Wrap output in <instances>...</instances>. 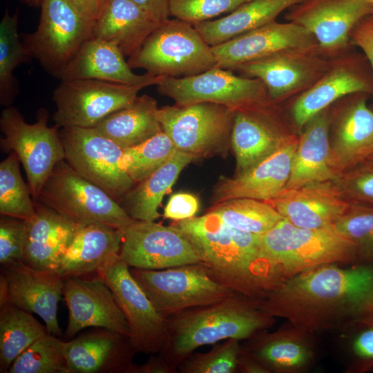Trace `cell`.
I'll return each mask as SVG.
<instances>
[{
  "label": "cell",
  "instance_id": "cell-1",
  "mask_svg": "<svg viewBox=\"0 0 373 373\" xmlns=\"http://www.w3.org/2000/svg\"><path fill=\"white\" fill-rule=\"evenodd\" d=\"M258 308L307 333L350 326L373 314V263L343 268L327 264L306 270L269 291Z\"/></svg>",
  "mask_w": 373,
  "mask_h": 373
},
{
  "label": "cell",
  "instance_id": "cell-2",
  "mask_svg": "<svg viewBox=\"0 0 373 373\" xmlns=\"http://www.w3.org/2000/svg\"><path fill=\"white\" fill-rule=\"evenodd\" d=\"M194 247L212 278L256 301L280 283L260 257V236L234 229L216 214L174 221Z\"/></svg>",
  "mask_w": 373,
  "mask_h": 373
},
{
  "label": "cell",
  "instance_id": "cell-3",
  "mask_svg": "<svg viewBox=\"0 0 373 373\" xmlns=\"http://www.w3.org/2000/svg\"><path fill=\"white\" fill-rule=\"evenodd\" d=\"M258 301L233 292L211 305L191 307L166 318L167 341L158 354L175 367L203 345L220 341L247 339L274 323Z\"/></svg>",
  "mask_w": 373,
  "mask_h": 373
},
{
  "label": "cell",
  "instance_id": "cell-4",
  "mask_svg": "<svg viewBox=\"0 0 373 373\" xmlns=\"http://www.w3.org/2000/svg\"><path fill=\"white\" fill-rule=\"evenodd\" d=\"M260 257L282 282L327 264H359L356 245L333 227L307 229L286 219L260 236Z\"/></svg>",
  "mask_w": 373,
  "mask_h": 373
},
{
  "label": "cell",
  "instance_id": "cell-5",
  "mask_svg": "<svg viewBox=\"0 0 373 373\" xmlns=\"http://www.w3.org/2000/svg\"><path fill=\"white\" fill-rule=\"evenodd\" d=\"M153 76L184 77L217 66L210 46L193 25L173 18L160 24L127 60Z\"/></svg>",
  "mask_w": 373,
  "mask_h": 373
},
{
  "label": "cell",
  "instance_id": "cell-6",
  "mask_svg": "<svg viewBox=\"0 0 373 373\" xmlns=\"http://www.w3.org/2000/svg\"><path fill=\"white\" fill-rule=\"evenodd\" d=\"M37 200L79 226L102 223L124 229L135 221L117 200L65 160L55 165Z\"/></svg>",
  "mask_w": 373,
  "mask_h": 373
},
{
  "label": "cell",
  "instance_id": "cell-7",
  "mask_svg": "<svg viewBox=\"0 0 373 373\" xmlns=\"http://www.w3.org/2000/svg\"><path fill=\"white\" fill-rule=\"evenodd\" d=\"M49 112L41 108L37 122L27 123L19 111L6 107L1 113L0 129L3 135L0 148L4 153H15L26 171L34 200L55 165L65 160L64 150L57 126H49Z\"/></svg>",
  "mask_w": 373,
  "mask_h": 373
},
{
  "label": "cell",
  "instance_id": "cell-8",
  "mask_svg": "<svg viewBox=\"0 0 373 373\" xmlns=\"http://www.w3.org/2000/svg\"><path fill=\"white\" fill-rule=\"evenodd\" d=\"M157 115L177 150L195 160L227 155L234 115L229 107L210 102L175 104L159 108Z\"/></svg>",
  "mask_w": 373,
  "mask_h": 373
},
{
  "label": "cell",
  "instance_id": "cell-9",
  "mask_svg": "<svg viewBox=\"0 0 373 373\" xmlns=\"http://www.w3.org/2000/svg\"><path fill=\"white\" fill-rule=\"evenodd\" d=\"M130 272L165 318L216 303L235 292L212 278L200 262L162 269L130 267Z\"/></svg>",
  "mask_w": 373,
  "mask_h": 373
},
{
  "label": "cell",
  "instance_id": "cell-10",
  "mask_svg": "<svg viewBox=\"0 0 373 373\" xmlns=\"http://www.w3.org/2000/svg\"><path fill=\"white\" fill-rule=\"evenodd\" d=\"M37 30L23 34V44L51 75L57 77L83 43L93 36V22L68 0H41Z\"/></svg>",
  "mask_w": 373,
  "mask_h": 373
},
{
  "label": "cell",
  "instance_id": "cell-11",
  "mask_svg": "<svg viewBox=\"0 0 373 373\" xmlns=\"http://www.w3.org/2000/svg\"><path fill=\"white\" fill-rule=\"evenodd\" d=\"M66 162L117 202L135 182L124 168V149L94 128H59Z\"/></svg>",
  "mask_w": 373,
  "mask_h": 373
},
{
  "label": "cell",
  "instance_id": "cell-12",
  "mask_svg": "<svg viewBox=\"0 0 373 373\" xmlns=\"http://www.w3.org/2000/svg\"><path fill=\"white\" fill-rule=\"evenodd\" d=\"M143 88L92 79L61 80L52 93L55 125L94 128L110 114L131 104Z\"/></svg>",
  "mask_w": 373,
  "mask_h": 373
},
{
  "label": "cell",
  "instance_id": "cell-13",
  "mask_svg": "<svg viewBox=\"0 0 373 373\" xmlns=\"http://www.w3.org/2000/svg\"><path fill=\"white\" fill-rule=\"evenodd\" d=\"M156 86L160 94L180 105L210 102L236 111L272 102L260 79L218 66L193 76L163 77Z\"/></svg>",
  "mask_w": 373,
  "mask_h": 373
},
{
  "label": "cell",
  "instance_id": "cell-14",
  "mask_svg": "<svg viewBox=\"0 0 373 373\" xmlns=\"http://www.w3.org/2000/svg\"><path fill=\"white\" fill-rule=\"evenodd\" d=\"M111 289L129 329V340L136 352L158 354L167 341L166 318L153 305L119 257L97 274Z\"/></svg>",
  "mask_w": 373,
  "mask_h": 373
},
{
  "label": "cell",
  "instance_id": "cell-15",
  "mask_svg": "<svg viewBox=\"0 0 373 373\" xmlns=\"http://www.w3.org/2000/svg\"><path fill=\"white\" fill-rule=\"evenodd\" d=\"M318 45L283 50L241 64L233 70L260 79L270 99L279 102L303 93L316 83L330 64L322 57Z\"/></svg>",
  "mask_w": 373,
  "mask_h": 373
},
{
  "label": "cell",
  "instance_id": "cell-16",
  "mask_svg": "<svg viewBox=\"0 0 373 373\" xmlns=\"http://www.w3.org/2000/svg\"><path fill=\"white\" fill-rule=\"evenodd\" d=\"M119 258L129 267L143 269L200 262L192 244L178 229L142 220L124 229Z\"/></svg>",
  "mask_w": 373,
  "mask_h": 373
},
{
  "label": "cell",
  "instance_id": "cell-17",
  "mask_svg": "<svg viewBox=\"0 0 373 373\" xmlns=\"http://www.w3.org/2000/svg\"><path fill=\"white\" fill-rule=\"evenodd\" d=\"M64 283L57 271L35 269L23 262L1 265L0 303L9 300L37 314L48 332L59 337L61 331L57 315Z\"/></svg>",
  "mask_w": 373,
  "mask_h": 373
},
{
  "label": "cell",
  "instance_id": "cell-18",
  "mask_svg": "<svg viewBox=\"0 0 373 373\" xmlns=\"http://www.w3.org/2000/svg\"><path fill=\"white\" fill-rule=\"evenodd\" d=\"M291 8L289 21L309 31L329 55L345 48L354 26L373 13L370 0H305Z\"/></svg>",
  "mask_w": 373,
  "mask_h": 373
},
{
  "label": "cell",
  "instance_id": "cell-19",
  "mask_svg": "<svg viewBox=\"0 0 373 373\" xmlns=\"http://www.w3.org/2000/svg\"><path fill=\"white\" fill-rule=\"evenodd\" d=\"M292 134L269 102L234 111L231 145L236 161V175H240L271 155Z\"/></svg>",
  "mask_w": 373,
  "mask_h": 373
},
{
  "label": "cell",
  "instance_id": "cell-20",
  "mask_svg": "<svg viewBox=\"0 0 373 373\" xmlns=\"http://www.w3.org/2000/svg\"><path fill=\"white\" fill-rule=\"evenodd\" d=\"M64 298L68 309L66 337L72 339L86 327L105 328L129 336L126 318L113 294L99 276L65 278Z\"/></svg>",
  "mask_w": 373,
  "mask_h": 373
},
{
  "label": "cell",
  "instance_id": "cell-21",
  "mask_svg": "<svg viewBox=\"0 0 373 373\" xmlns=\"http://www.w3.org/2000/svg\"><path fill=\"white\" fill-rule=\"evenodd\" d=\"M365 94H354L334 113L330 110L329 163L338 177L373 153V109Z\"/></svg>",
  "mask_w": 373,
  "mask_h": 373
},
{
  "label": "cell",
  "instance_id": "cell-22",
  "mask_svg": "<svg viewBox=\"0 0 373 373\" xmlns=\"http://www.w3.org/2000/svg\"><path fill=\"white\" fill-rule=\"evenodd\" d=\"M265 202L289 222L307 229L332 227L352 204L333 180L286 187Z\"/></svg>",
  "mask_w": 373,
  "mask_h": 373
},
{
  "label": "cell",
  "instance_id": "cell-23",
  "mask_svg": "<svg viewBox=\"0 0 373 373\" xmlns=\"http://www.w3.org/2000/svg\"><path fill=\"white\" fill-rule=\"evenodd\" d=\"M298 137L291 135L271 155L245 173L222 176L215 185L212 205L240 198L266 201L278 195L289 179Z\"/></svg>",
  "mask_w": 373,
  "mask_h": 373
},
{
  "label": "cell",
  "instance_id": "cell-24",
  "mask_svg": "<svg viewBox=\"0 0 373 373\" xmlns=\"http://www.w3.org/2000/svg\"><path fill=\"white\" fill-rule=\"evenodd\" d=\"M318 45L314 37L298 24L274 21L212 47L217 66H237L272 53Z\"/></svg>",
  "mask_w": 373,
  "mask_h": 373
},
{
  "label": "cell",
  "instance_id": "cell-25",
  "mask_svg": "<svg viewBox=\"0 0 373 373\" xmlns=\"http://www.w3.org/2000/svg\"><path fill=\"white\" fill-rule=\"evenodd\" d=\"M66 373H129L136 354L128 336L95 327L64 343Z\"/></svg>",
  "mask_w": 373,
  "mask_h": 373
},
{
  "label": "cell",
  "instance_id": "cell-26",
  "mask_svg": "<svg viewBox=\"0 0 373 373\" xmlns=\"http://www.w3.org/2000/svg\"><path fill=\"white\" fill-rule=\"evenodd\" d=\"M113 44L90 37L59 74L60 80L92 79L144 88L157 85L162 76L137 75Z\"/></svg>",
  "mask_w": 373,
  "mask_h": 373
},
{
  "label": "cell",
  "instance_id": "cell-27",
  "mask_svg": "<svg viewBox=\"0 0 373 373\" xmlns=\"http://www.w3.org/2000/svg\"><path fill=\"white\" fill-rule=\"evenodd\" d=\"M35 213L25 220L22 262L38 269L57 271L79 226L35 200Z\"/></svg>",
  "mask_w": 373,
  "mask_h": 373
},
{
  "label": "cell",
  "instance_id": "cell-28",
  "mask_svg": "<svg viewBox=\"0 0 373 373\" xmlns=\"http://www.w3.org/2000/svg\"><path fill=\"white\" fill-rule=\"evenodd\" d=\"M124 231L102 223L81 227L57 272L64 278L97 274L101 268L119 257Z\"/></svg>",
  "mask_w": 373,
  "mask_h": 373
},
{
  "label": "cell",
  "instance_id": "cell-29",
  "mask_svg": "<svg viewBox=\"0 0 373 373\" xmlns=\"http://www.w3.org/2000/svg\"><path fill=\"white\" fill-rule=\"evenodd\" d=\"M307 334L294 326L272 333L258 331L241 345V350L267 373L298 372L308 367L313 360Z\"/></svg>",
  "mask_w": 373,
  "mask_h": 373
},
{
  "label": "cell",
  "instance_id": "cell-30",
  "mask_svg": "<svg viewBox=\"0 0 373 373\" xmlns=\"http://www.w3.org/2000/svg\"><path fill=\"white\" fill-rule=\"evenodd\" d=\"M158 26L132 0H104L93 23V37L115 44L130 57Z\"/></svg>",
  "mask_w": 373,
  "mask_h": 373
},
{
  "label": "cell",
  "instance_id": "cell-31",
  "mask_svg": "<svg viewBox=\"0 0 373 373\" xmlns=\"http://www.w3.org/2000/svg\"><path fill=\"white\" fill-rule=\"evenodd\" d=\"M369 81L350 65L330 64L326 73L311 87L301 93L291 106L295 126L302 130L314 115L342 97L372 93Z\"/></svg>",
  "mask_w": 373,
  "mask_h": 373
},
{
  "label": "cell",
  "instance_id": "cell-32",
  "mask_svg": "<svg viewBox=\"0 0 373 373\" xmlns=\"http://www.w3.org/2000/svg\"><path fill=\"white\" fill-rule=\"evenodd\" d=\"M329 107L305 124L298 137L287 188L337 179L329 163Z\"/></svg>",
  "mask_w": 373,
  "mask_h": 373
},
{
  "label": "cell",
  "instance_id": "cell-33",
  "mask_svg": "<svg viewBox=\"0 0 373 373\" xmlns=\"http://www.w3.org/2000/svg\"><path fill=\"white\" fill-rule=\"evenodd\" d=\"M305 0H251L227 15L193 25L211 47L276 21L285 10Z\"/></svg>",
  "mask_w": 373,
  "mask_h": 373
},
{
  "label": "cell",
  "instance_id": "cell-34",
  "mask_svg": "<svg viewBox=\"0 0 373 373\" xmlns=\"http://www.w3.org/2000/svg\"><path fill=\"white\" fill-rule=\"evenodd\" d=\"M193 160L192 155L177 150L150 176L135 184L119 204L133 220L154 222L160 216L158 209L164 195L182 169Z\"/></svg>",
  "mask_w": 373,
  "mask_h": 373
},
{
  "label": "cell",
  "instance_id": "cell-35",
  "mask_svg": "<svg viewBox=\"0 0 373 373\" xmlns=\"http://www.w3.org/2000/svg\"><path fill=\"white\" fill-rule=\"evenodd\" d=\"M157 101L144 94L129 106L118 110L94 128L123 149L138 145L162 131Z\"/></svg>",
  "mask_w": 373,
  "mask_h": 373
},
{
  "label": "cell",
  "instance_id": "cell-36",
  "mask_svg": "<svg viewBox=\"0 0 373 373\" xmlns=\"http://www.w3.org/2000/svg\"><path fill=\"white\" fill-rule=\"evenodd\" d=\"M46 333L31 313L9 300L0 303V372L8 373L16 358Z\"/></svg>",
  "mask_w": 373,
  "mask_h": 373
},
{
  "label": "cell",
  "instance_id": "cell-37",
  "mask_svg": "<svg viewBox=\"0 0 373 373\" xmlns=\"http://www.w3.org/2000/svg\"><path fill=\"white\" fill-rule=\"evenodd\" d=\"M208 212L216 214L227 225L261 236L283 217L268 202L240 198L211 205Z\"/></svg>",
  "mask_w": 373,
  "mask_h": 373
},
{
  "label": "cell",
  "instance_id": "cell-38",
  "mask_svg": "<svg viewBox=\"0 0 373 373\" xmlns=\"http://www.w3.org/2000/svg\"><path fill=\"white\" fill-rule=\"evenodd\" d=\"M18 10L10 14L7 9L0 23V104L10 106L19 93L15 69L32 57L18 32Z\"/></svg>",
  "mask_w": 373,
  "mask_h": 373
},
{
  "label": "cell",
  "instance_id": "cell-39",
  "mask_svg": "<svg viewBox=\"0 0 373 373\" xmlns=\"http://www.w3.org/2000/svg\"><path fill=\"white\" fill-rule=\"evenodd\" d=\"M15 153L0 163V213L28 220L35 213V201L29 186L24 182Z\"/></svg>",
  "mask_w": 373,
  "mask_h": 373
},
{
  "label": "cell",
  "instance_id": "cell-40",
  "mask_svg": "<svg viewBox=\"0 0 373 373\" xmlns=\"http://www.w3.org/2000/svg\"><path fill=\"white\" fill-rule=\"evenodd\" d=\"M176 151L162 131L138 145L124 149L123 166L136 184L162 166Z\"/></svg>",
  "mask_w": 373,
  "mask_h": 373
},
{
  "label": "cell",
  "instance_id": "cell-41",
  "mask_svg": "<svg viewBox=\"0 0 373 373\" xmlns=\"http://www.w3.org/2000/svg\"><path fill=\"white\" fill-rule=\"evenodd\" d=\"M46 333L25 350L8 373H66L65 341Z\"/></svg>",
  "mask_w": 373,
  "mask_h": 373
},
{
  "label": "cell",
  "instance_id": "cell-42",
  "mask_svg": "<svg viewBox=\"0 0 373 373\" xmlns=\"http://www.w3.org/2000/svg\"><path fill=\"white\" fill-rule=\"evenodd\" d=\"M332 227L356 245L360 263H373V206L352 203Z\"/></svg>",
  "mask_w": 373,
  "mask_h": 373
},
{
  "label": "cell",
  "instance_id": "cell-43",
  "mask_svg": "<svg viewBox=\"0 0 373 373\" xmlns=\"http://www.w3.org/2000/svg\"><path fill=\"white\" fill-rule=\"evenodd\" d=\"M241 352L240 340L229 338L206 353H193L178 367L180 373H236Z\"/></svg>",
  "mask_w": 373,
  "mask_h": 373
},
{
  "label": "cell",
  "instance_id": "cell-44",
  "mask_svg": "<svg viewBox=\"0 0 373 373\" xmlns=\"http://www.w3.org/2000/svg\"><path fill=\"white\" fill-rule=\"evenodd\" d=\"M251 0H169L170 17L192 25L231 12Z\"/></svg>",
  "mask_w": 373,
  "mask_h": 373
},
{
  "label": "cell",
  "instance_id": "cell-45",
  "mask_svg": "<svg viewBox=\"0 0 373 373\" xmlns=\"http://www.w3.org/2000/svg\"><path fill=\"white\" fill-rule=\"evenodd\" d=\"M334 182L351 203L373 206V163L366 160L340 174Z\"/></svg>",
  "mask_w": 373,
  "mask_h": 373
},
{
  "label": "cell",
  "instance_id": "cell-46",
  "mask_svg": "<svg viewBox=\"0 0 373 373\" xmlns=\"http://www.w3.org/2000/svg\"><path fill=\"white\" fill-rule=\"evenodd\" d=\"M350 326L354 332L350 340L352 370L358 372L370 371L373 369V314Z\"/></svg>",
  "mask_w": 373,
  "mask_h": 373
},
{
  "label": "cell",
  "instance_id": "cell-47",
  "mask_svg": "<svg viewBox=\"0 0 373 373\" xmlns=\"http://www.w3.org/2000/svg\"><path fill=\"white\" fill-rule=\"evenodd\" d=\"M26 222L23 220L1 215V265L22 262Z\"/></svg>",
  "mask_w": 373,
  "mask_h": 373
},
{
  "label": "cell",
  "instance_id": "cell-48",
  "mask_svg": "<svg viewBox=\"0 0 373 373\" xmlns=\"http://www.w3.org/2000/svg\"><path fill=\"white\" fill-rule=\"evenodd\" d=\"M199 209L198 198L188 193L173 194L164 210V217L174 221L195 217Z\"/></svg>",
  "mask_w": 373,
  "mask_h": 373
},
{
  "label": "cell",
  "instance_id": "cell-49",
  "mask_svg": "<svg viewBox=\"0 0 373 373\" xmlns=\"http://www.w3.org/2000/svg\"><path fill=\"white\" fill-rule=\"evenodd\" d=\"M350 37L363 51L373 69V17L362 19L352 30Z\"/></svg>",
  "mask_w": 373,
  "mask_h": 373
},
{
  "label": "cell",
  "instance_id": "cell-50",
  "mask_svg": "<svg viewBox=\"0 0 373 373\" xmlns=\"http://www.w3.org/2000/svg\"><path fill=\"white\" fill-rule=\"evenodd\" d=\"M157 24L169 19V0H132Z\"/></svg>",
  "mask_w": 373,
  "mask_h": 373
},
{
  "label": "cell",
  "instance_id": "cell-51",
  "mask_svg": "<svg viewBox=\"0 0 373 373\" xmlns=\"http://www.w3.org/2000/svg\"><path fill=\"white\" fill-rule=\"evenodd\" d=\"M178 368L168 362L160 354L151 356L141 365L133 364L129 373H177Z\"/></svg>",
  "mask_w": 373,
  "mask_h": 373
},
{
  "label": "cell",
  "instance_id": "cell-52",
  "mask_svg": "<svg viewBox=\"0 0 373 373\" xmlns=\"http://www.w3.org/2000/svg\"><path fill=\"white\" fill-rule=\"evenodd\" d=\"M87 21L93 22L98 16L104 0H68Z\"/></svg>",
  "mask_w": 373,
  "mask_h": 373
},
{
  "label": "cell",
  "instance_id": "cell-53",
  "mask_svg": "<svg viewBox=\"0 0 373 373\" xmlns=\"http://www.w3.org/2000/svg\"><path fill=\"white\" fill-rule=\"evenodd\" d=\"M238 372L267 373L264 367L242 350L238 361Z\"/></svg>",
  "mask_w": 373,
  "mask_h": 373
},
{
  "label": "cell",
  "instance_id": "cell-54",
  "mask_svg": "<svg viewBox=\"0 0 373 373\" xmlns=\"http://www.w3.org/2000/svg\"><path fill=\"white\" fill-rule=\"evenodd\" d=\"M27 3L31 6H37L40 5L41 0H25Z\"/></svg>",
  "mask_w": 373,
  "mask_h": 373
},
{
  "label": "cell",
  "instance_id": "cell-55",
  "mask_svg": "<svg viewBox=\"0 0 373 373\" xmlns=\"http://www.w3.org/2000/svg\"><path fill=\"white\" fill-rule=\"evenodd\" d=\"M367 160L373 163V153L371 154V155L369 157V158Z\"/></svg>",
  "mask_w": 373,
  "mask_h": 373
},
{
  "label": "cell",
  "instance_id": "cell-56",
  "mask_svg": "<svg viewBox=\"0 0 373 373\" xmlns=\"http://www.w3.org/2000/svg\"><path fill=\"white\" fill-rule=\"evenodd\" d=\"M370 3H372V6H373V0H370Z\"/></svg>",
  "mask_w": 373,
  "mask_h": 373
},
{
  "label": "cell",
  "instance_id": "cell-57",
  "mask_svg": "<svg viewBox=\"0 0 373 373\" xmlns=\"http://www.w3.org/2000/svg\"></svg>",
  "mask_w": 373,
  "mask_h": 373
}]
</instances>
